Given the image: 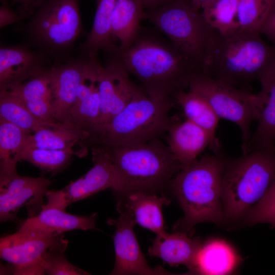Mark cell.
I'll return each instance as SVG.
<instances>
[{
    "instance_id": "obj_34",
    "label": "cell",
    "mask_w": 275,
    "mask_h": 275,
    "mask_svg": "<svg viewBox=\"0 0 275 275\" xmlns=\"http://www.w3.org/2000/svg\"><path fill=\"white\" fill-rule=\"evenodd\" d=\"M68 243V240L64 238L45 253L40 262L45 273L49 275L90 274L74 266L66 258L64 252Z\"/></svg>"
},
{
    "instance_id": "obj_5",
    "label": "cell",
    "mask_w": 275,
    "mask_h": 275,
    "mask_svg": "<svg viewBox=\"0 0 275 275\" xmlns=\"http://www.w3.org/2000/svg\"><path fill=\"white\" fill-rule=\"evenodd\" d=\"M106 148L116 173L113 190L118 196L134 191L155 193L168 186L182 168L168 145L159 138L140 144Z\"/></svg>"
},
{
    "instance_id": "obj_6",
    "label": "cell",
    "mask_w": 275,
    "mask_h": 275,
    "mask_svg": "<svg viewBox=\"0 0 275 275\" xmlns=\"http://www.w3.org/2000/svg\"><path fill=\"white\" fill-rule=\"evenodd\" d=\"M275 180V146L228 159L222 180L224 224L235 226Z\"/></svg>"
},
{
    "instance_id": "obj_25",
    "label": "cell",
    "mask_w": 275,
    "mask_h": 275,
    "mask_svg": "<svg viewBox=\"0 0 275 275\" xmlns=\"http://www.w3.org/2000/svg\"><path fill=\"white\" fill-rule=\"evenodd\" d=\"M242 261L235 250L224 240L214 239L202 244L196 260L194 274H227Z\"/></svg>"
},
{
    "instance_id": "obj_31",
    "label": "cell",
    "mask_w": 275,
    "mask_h": 275,
    "mask_svg": "<svg viewBox=\"0 0 275 275\" xmlns=\"http://www.w3.org/2000/svg\"><path fill=\"white\" fill-rule=\"evenodd\" d=\"M238 0H212L201 9L202 15L213 30L224 37L239 31L237 17Z\"/></svg>"
},
{
    "instance_id": "obj_19",
    "label": "cell",
    "mask_w": 275,
    "mask_h": 275,
    "mask_svg": "<svg viewBox=\"0 0 275 275\" xmlns=\"http://www.w3.org/2000/svg\"><path fill=\"white\" fill-rule=\"evenodd\" d=\"M65 210L47 201L39 212L28 217L19 229L60 234L73 230H86L95 228L97 213L88 216L77 215L67 213Z\"/></svg>"
},
{
    "instance_id": "obj_20",
    "label": "cell",
    "mask_w": 275,
    "mask_h": 275,
    "mask_svg": "<svg viewBox=\"0 0 275 275\" xmlns=\"http://www.w3.org/2000/svg\"><path fill=\"white\" fill-rule=\"evenodd\" d=\"M117 207L119 212L125 211L144 228L158 233L164 230L162 209L171 200L155 193L134 191L123 194Z\"/></svg>"
},
{
    "instance_id": "obj_22",
    "label": "cell",
    "mask_w": 275,
    "mask_h": 275,
    "mask_svg": "<svg viewBox=\"0 0 275 275\" xmlns=\"http://www.w3.org/2000/svg\"><path fill=\"white\" fill-rule=\"evenodd\" d=\"M167 133L168 146L182 167L197 160L205 148L211 145L206 132L186 119L174 123Z\"/></svg>"
},
{
    "instance_id": "obj_2",
    "label": "cell",
    "mask_w": 275,
    "mask_h": 275,
    "mask_svg": "<svg viewBox=\"0 0 275 275\" xmlns=\"http://www.w3.org/2000/svg\"><path fill=\"white\" fill-rule=\"evenodd\" d=\"M228 160L221 154L205 156L182 167L173 177L168 186L184 212L174 232L191 236L199 223L224 224L222 180Z\"/></svg>"
},
{
    "instance_id": "obj_35",
    "label": "cell",
    "mask_w": 275,
    "mask_h": 275,
    "mask_svg": "<svg viewBox=\"0 0 275 275\" xmlns=\"http://www.w3.org/2000/svg\"><path fill=\"white\" fill-rule=\"evenodd\" d=\"M241 223L246 226L265 223L275 228V180L263 197L250 209Z\"/></svg>"
},
{
    "instance_id": "obj_9",
    "label": "cell",
    "mask_w": 275,
    "mask_h": 275,
    "mask_svg": "<svg viewBox=\"0 0 275 275\" xmlns=\"http://www.w3.org/2000/svg\"><path fill=\"white\" fill-rule=\"evenodd\" d=\"M188 89L204 98L219 119L238 125L242 132L241 148L245 154L251 138V123L259 117L260 101L258 94L215 79L202 68L192 77Z\"/></svg>"
},
{
    "instance_id": "obj_38",
    "label": "cell",
    "mask_w": 275,
    "mask_h": 275,
    "mask_svg": "<svg viewBox=\"0 0 275 275\" xmlns=\"http://www.w3.org/2000/svg\"><path fill=\"white\" fill-rule=\"evenodd\" d=\"M14 3L19 4L17 13L22 19L31 16L37 8L44 0H12Z\"/></svg>"
},
{
    "instance_id": "obj_37",
    "label": "cell",
    "mask_w": 275,
    "mask_h": 275,
    "mask_svg": "<svg viewBox=\"0 0 275 275\" xmlns=\"http://www.w3.org/2000/svg\"><path fill=\"white\" fill-rule=\"evenodd\" d=\"M21 17L11 9L7 3L3 1L0 7V28L1 29L10 24L18 23Z\"/></svg>"
},
{
    "instance_id": "obj_3",
    "label": "cell",
    "mask_w": 275,
    "mask_h": 275,
    "mask_svg": "<svg viewBox=\"0 0 275 275\" xmlns=\"http://www.w3.org/2000/svg\"><path fill=\"white\" fill-rule=\"evenodd\" d=\"M176 104L174 98L157 99L143 91L111 120L89 129L88 138L78 145L87 150L89 146L133 145L158 139L179 120L169 114Z\"/></svg>"
},
{
    "instance_id": "obj_17",
    "label": "cell",
    "mask_w": 275,
    "mask_h": 275,
    "mask_svg": "<svg viewBox=\"0 0 275 275\" xmlns=\"http://www.w3.org/2000/svg\"><path fill=\"white\" fill-rule=\"evenodd\" d=\"M199 237L181 232L169 233L165 230L156 234L148 255L158 257L170 266L185 265L188 273L194 274L197 257L201 246Z\"/></svg>"
},
{
    "instance_id": "obj_33",
    "label": "cell",
    "mask_w": 275,
    "mask_h": 275,
    "mask_svg": "<svg viewBox=\"0 0 275 275\" xmlns=\"http://www.w3.org/2000/svg\"><path fill=\"white\" fill-rule=\"evenodd\" d=\"M273 0H238L239 31L258 32Z\"/></svg>"
},
{
    "instance_id": "obj_12",
    "label": "cell",
    "mask_w": 275,
    "mask_h": 275,
    "mask_svg": "<svg viewBox=\"0 0 275 275\" xmlns=\"http://www.w3.org/2000/svg\"><path fill=\"white\" fill-rule=\"evenodd\" d=\"M51 181L46 178L22 176L18 174L0 183V221H12L19 209L26 206L28 217L37 214L44 204Z\"/></svg>"
},
{
    "instance_id": "obj_23",
    "label": "cell",
    "mask_w": 275,
    "mask_h": 275,
    "mask_svg": "<svg viewBox=\"0 0 275 275\" xmlns=\"http://www.w3.org/2000/svg\"><path fill=\"white\" fill-rule=\"evenodd\" d=\"M49 69L5 90L20 98L38 118L46 122L56 123Z\"/></svg>"
},
{
    "instance_id": "obj_32",
    "label": "cell",
    "mask_w": 275,
    "mask_h": 275,
    "mask_svg": "<svg viewBox=\"0 0 275 275\" xmlns=\"http://www.w3.org/2000/svg\"><path fill=\"white\" fill-rule=\"evenodd\" d=\"M73 147L63 150L25 148L19 156V161H26L44 171L56 174L69 166L73 155H78Z\"/></svg>"
},
{
    "instance_id": "obj_1",
    "label": "cell",
    "mask_w": 275,
    "mask_h": 275,
    "mask_svg": "<svg viewBox=\"0 0 275 275\" xmlns=\"http://www.w3.org/2000/svg\"><path fill=\"white\" fill-rule=\"evenodd\" d=\"M107 54L136 78L147 95L160 100L174 98L177 93L185 91L202 68L170 41L142 31L130 46H117Z\"/></svg>"
},
{
    "instance_id": "obj_39",
    "label": "cell",
    "mask_w": 275,
    "mask_h": 275,
    "mask_svg": "<svg viewBox=\"0 0 275 275\" xmlns=\"http://www.w3.org/2000/svg\"><path fill=\"white\" fill-rule=\"evenodd\" d=\"M145 9L150 10L156 8L172 0H140Z\"/></svg>"
},
{
    "instance_id": "obj_40",
    "label": "cell",
    "mask_w": 275,
    "mask_h": 275,
    "mask_svg": "<svg viewBox=\"0 0 275 275\" xmlns=\"http://www.w3.org/2000/svg\"><path fill=\"white\" fill-rule=\"evenodd\" d=\"M211 1L212 0H191L195 6L200 10L204 5Z\"/></svg>"
},
{
    "instance_id": "obj_4",
    "label": "cell",
    "mask_w": 275,
    "mask_h": 275,
    "mask_svg": "<svg viewBox=\"0 0 275 275\" xmlns=\"http://www.w3.org/2000/svg\"><path fill=\"white\" fill-rule=\"evenodd\" d=\"M260 35L239 31L224 37L216 32L206 50L202 70L211 77L234 87L259 80L275 60V46L266 44Z\"/></svg>"
},
{
    "instance_id": "obj_30",
    "label": "cell",
    "mask_w": 275,
    "mask_h": 275,
    "mask_svg": "<svg viewBox=\"0 0 275 275\" xmlns=\"http://www.w3.org/2000/svg\"><path fill=\"white\" fill-rule=\"evenodd\" d=\"M0 118L31 133L43 127H55L60 122L48 123L35 116L18 97L0 90Z\"/></svg>"
},
{
    "instance_id": "obj_8",
    "label": "cell",
    "mask_w": 275,
    "mask_h": 275,
    "mask_svg": "<svg viewBox=\"0 0 275 275\" xmlns=\"http://www.w3.org/2000/svg\"><path fill=\"white\" fill-rule=\"evenodd\" d=\"M145 19L202 67L206 50L217 32L208 24L191 0H172L146 10Z\"/></svg>"
},
{
    "instance_id": "obj_16",
    "label": "cell",
    "mask_w": 275,
    "mask_h": 275,
    "mask_svg": "<svg viewBox=\"0 0 275 275\" xmlns=\"http://www.w3.org/2000/svg\"><path fill=\"white\" fill-rule=\"evenodd\" d=\"M51 60L25 43L0 49V90L20 84L49 69Z\"/></svg>"
},
{
    "instance_id": "obj_18",
    "label": "cell",
    "mask_w": 275,
    "mask_h": 275,
    "mask_svg": "<svg viewBox=\"0 0 275 275\" xmlns=\"http://www.w3.org/2000/svg\"><path fill=\"white\" fill-rule=\"evenodd\" d=\"M259 81L261 90L258 93L260 101L258 125L250 139L246 153L275 146V60Z\"/></svg>"
},
{
    "instance_id": "obj_21",
    "label": "cell",
    "mask_w": 275,
    "mask_h": 275,
    "mask_svg": "<svg viewBox=\"0 0 275 275\" xmlns=\"http://www.w3.org/2000/svg\"><path fill=\"white\" fill-rule=\"evenodd\" d=\"M96 61L88 60L68 119L69 124L87 131L99 122L100 102L95 70Z\"/></svg>"
},
{
    "instance_id": "obj_28",
    "label": "cell",
    "mask_w": 275,
    "mask_h": 275,
    "mask_svg": "<svg viewBox=\"0 0 275 275\" xmlns=\"http://www.w3.org/2000/svg\"><path fill=\"white\" fill-rule=\"evenodd\" d=\"M88 131L69 124L60 123L55 127H43L29 134L25 148L63 150L85 140Z\"/></svg>"
},
{
    "instance_id": "obj_29",
    "label": "cell",
    "mask_w": 275,
    "mask_h": 275,
    "mask_svg": "<svg viewBox=\"0 0 275 275\" xmlns=\"http://www.w3.org/2000/svg\"><path fill=\"white\" fill-rule=\"evenodd\" d=\"M29 134L0 118V181L8 180L17 174L16 164Z\"/></svg>"
},
{
    "instance_id": "obj_11",
    "label": "cell",
    "mask_w": 275,
    "mask_h": 275,
    "mask_svg": "<svg viewBox=\"0 0 275 275\" xmlns=\"http://www.w3.org/2000/svg\"><path fill=\"white\" fill-rule=\"evenodd\" d=\"M117 219L108 223L115 226L113 236L115 263L110 274H172L161 266L151 267L142 252L133 231L135 220L125 211H121Z\"/></svg>"
},
{
    "instance_id": "obj_14",
    "label": "cell",
    "mask_w": 275,
    "mask_h": 275,
    "mask_svg": "<svg viewBox=\"0 0 275 275\" xmlns=\"http://www.w3.org/2000/svg\"><path fill=\"white\" fill-rule=\"evenodd\" d=\"M57 234L34 230L20 229L1 238V258L15 266L40 262L45 253L64 239Z\"/></svg>"
},
{
    "instance_id": "obj_26",
    "label": "cell",
    "mask_w": 275,
    "mask_h": 275,
    "mask_svg": "<svg viewBox=\"0 0 275 275\" xmlns=\"http://www.w3.org/2000/svg\"><path fill=\"white\" fill-rule=\"evenodd\" d=\"M174 98L179 105L186 119L193 122L209 135V147L215 154H221V144L216 136V129L219 118L209 103L197 93L188 90L177 93Z\"/></svg>"
},
{
    "instance_id": "obj_10",
    "label": "cell",
    "mask_w": 275,
    "mask_h": 275,
    "mask_svg": "<svg viewBox=\"0 0 275 275\" xmlns=\"http://www.w3.org/2000/svg\"><path fill=\"white\" fill-rule=\"evenodd\" d=\"M95 70L100 102V124L111 120L144 91L134 84L128 72L113 59L108 58L104 66L98 59Z\"/></svg>"
},
{
    "instance_id": "obj_13",
    "label": "cell",
    "mask_w": 275,
    "mask_h": 275,
    "mask_svg": "<svg viewBox=\"0 0 275 275\" xmlns=\"http://www.w3.org/2000/svg\"><path fill=\"white\" fill-rule=\"evenodd\" d=\"M88 58L79 55L67 61L54 63L49 69L50 86L56 122L68 123L70 112L84 76Z\"/></svg>"
},
{
    "instance_id": "obj_7",
    "label": "cell",
    "mask_w": 275,
    "mask_h": 275,
    "mask_svg": "<svg viewBox=\"0 0 275 275\" xmlns=\"http://www.w3.org/2000/svg\"><path fill=\"white\" fill-rule=\"evenodd\" d=\"M21 28L30 47L54 63L67 61L82 31L79 0H44Z\"/></svg>"
},
{
    "instance_id": "obj_27",
    "label": "cell",
    "mask_w": 275,
    "mask_h": 275,
    "mask_svg": "<svg viewBox=\"0 0 275 275\" xmlns=\"http://www.w3.org/2000/svg\"><path fill=\"white\" fill-rule=\"evenodd\" d=\"M144 10L140 0H117L111 18V31L114 40L119 42L118 47L130 46L140 35Z\"/></svg>"
},
{
    "instance_id": "obj_15",
    "label": "cell",
    "mask_w": 275,
    "mask_h": 275,
    "mask_svg": "<svg viewBox=\"0 0 275 275\" xmlns=\"http://www.w3.org/2000/svg\"><path fill=\"white\" fill-rule=\"evenodd\" d=\"M93 166L83 176L71 182L59 190L67 207L107 188L113 189L116 184L115 171L106 147H91Z\"/></svg>"
},
{
    "instance_id": "obj_24",
    "label": "cell",
    "mask_w": 275,
    "mask_h": 275,
    "mask_svg": "<svg viewBox=\"0 0 275 275\" xmlns=\"http://www.w3.org/2000/svg\"><path fill=\"white\" fill-rule=\"evenodd\" d=\"M93 1L96 3L93 24L87 38L78 47L79 55L90 59L98 58L99 51L107 54L118 46L111 31V18L117 0Z\"/></svg>"
},
{
    "instance_id": "obj_36",
    "label": "cell",
    "mask_w": 275,
    "mask_h": 275,
    "mask_svg": "<svg viewBox=\"0 0 275 275\" xmlns=\"http://www.w3.org/2000/svg\"><path fill=\"white\" fill-rule=\"evenodd\" d=\"M259 32L265 35L275 46V0L273 1Z\"/></svg>"
}]
</instances>
